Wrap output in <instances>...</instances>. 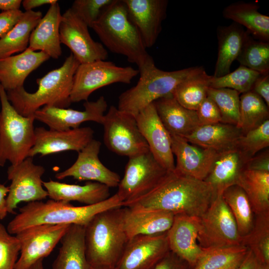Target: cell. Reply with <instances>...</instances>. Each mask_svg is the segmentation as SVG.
I'll return each mask as SVG.
<instances>
[{"label": "cell", "mask_w": 269, "mask_h": 269, "mask_svg": "<svg viewBox=\"0 0 269 269\" xmlns=\"http://www.w3.org/2000/svg\"><path fill=\"white\" fill-rule=\"evenodd\" d=\"M215 197L213 189L208 183L174 170L168 172L148 193L124 207L200 217Z\"/></svg>", "instance_id": "obj_1"}, {"label": "cell", "mask_w": 269, "mask_h": 269, "mask_svg": "<svg viewBox=\"0 0 269 269\" xmlns=\"http://www.w3.org/2000/svg\"><path fill=\"white\" fill-rule=\"evenodd\" d=\"M91 28L106 48L127 57L137 66L139 74L155 65L137 29L129 18L123 0H114Z\"/></svg>", "instance_id": "obj_2"}, {"label": "cell", "mask_w": 269, "mask_h": 269, "mask_svg": "<svg viewBox=\"0 0 269 269\" xmlns=\"http://www.w3.org/2000/svg\"><path fill=\"white\" fill-rule=\"evenodd\" d=\"M124 202L116 193L98 203L75 206L70 202L49 199L27 203L8 223L6 229L13 235L21 231L39 225H77L86 226L97 214L116 207Z\"/></svg>", "instance_id": "obj_3"}, {"label": "cell", "mask_w": 269, "mask_h": 269, "mask_svg": "<svg viewBox=\"0 0 269 269\" xmlns=\"http://www.w3.org/2000/svg\"><path fill=\"white\" fill-rule=\"evenodd\" d=\"M80 63L71 53L59 68L53 69L36 79L37 90L26 91L23 86L6 92L8 101L21 115H33L44 106L67 108L71 104L70 95L74 76Z\"/></svg>", "instance_id": "obj_4"}, {"label": "cell", "mask_w": 269, "mask_h": 269, "mask_svg": "<svg viewBox=\"0 0 269 269\" xmlns=\"http://www.w3.org/2000/svg\"><path fill=\"white\" fill-rule=\"evenodd\" d=\"M125 207L96 215L85 227V246L91 267L115 268L129 238L124 224Z\"/></svg>", "instance_id": "obj_5"}, {"label": "cell", "mask_w": 269, "mask_h": 269, "mask_svg": "<svg viewBox=\"0 0 269 269\" xmlns=\"http://www.w3.org/2000/svg\"><path fill=\"white\" fill-rule=\"evenodd\" d=\"M204 69L193 66L172 71L157 68L155 65L139 74L136 84L119 97L118 109L135 117L155 101L172 95L181 82Z\"/></svg>", "instance_id": "obj_6"}, {"label": "cell", "mask_w": 269, "mask_h": 269, "mask_svg": "<svg viewBox=\"0 0 269 269\" xmlns=\"http://www.w3.org/2000/svg\"><path fill=\"white\" fill-rule=\"evenodd\" d=\"M0 166L15 165L28 157L35 142L34 115L24 117L12 107L0 84Z\"/></svg>", "instance_id": "obj_7"}, {"label": "cell", "mask_w": 269, "mask_h": 269, "mask_svg": "<svg viewBox=\"0 0 269 269\" xmlns=\"http://www.w3.org/2000/svg\"><path fill=\"white\" fill-rule=\"evenodd\" d=\"M138 74L131 66H119L106 60L80 64L74 76L71 102L88 101L93 92L112 84H130Z\"/></svg>", "instance_id": "obj_8"}, {"label": "cell", "mask_w": 269, "mask_h": 269, "mask_svg": "<svg viewBox=\"0 0 269 269\" xmlns=\"http://www.w3.org/2000/svg\"><path fill=\"white\" fill-rule=\"evenodd\" d=\"M102 125L104 143L117 154L130 158L149 151L134 116L111 106Z\"/></svg>", "instance_id": "obj_9"}, {"label": "cell", "mask_w": 269, "mask_h": 269, "mask_svg": "<svg viewBox=\"0 0 269 269\" xmlns=\"http://www.w3.org/2000/svg\"><path fill=\"white\" fill-rule=\"evenodd\" d=\"M199 218L197 242L201 248L241 245L242 237L239 233L235 219L222 195L215 196Z\"/></svg>", "instance_id": "obj_10"}, {"label": "cell", "mask_w": 269, "mask_h": 269, "mask_svg": "<svg viewBox=\"0 0 269 269\" xmlns=\"http://www.w3.org/2000/svg\"><path fill=\"white\" fill-rule=\"evenodd\" d=\"M168 172L149 151L130 157L117 192L124 206L150 192Z\"/></svg>", "instance_id": "obj_11"}, {"label": "cell", "mask_w": 269, "mask_h": 269, "mask_svg": "<svg viewBox=\"0 0 269 269\" xmlns=\"http://www.w3.org/2000/svg\"><path fill=\"white\" fill-rule=\"evenodd\" d=\"M45 171L44 167L35 164L31 157L8 167L7 178L11 183L6 197L8 213L13 214L21 202L42 201L48 197L42 180Z\"/></svg>", "instance_id": "obj_12"}, {"label": "cell", "mask_w": 269, "mask_h": 269, "mask_svg": "<svg viewBox=\"0 0 269 269\" xmlns=\"http://www.w3.org/2000/svg\"><path fill=\"white\" fill-rule=\"evenodd\" d=\"M71 225H39L15 235L20 246V256L14 269H28L48 256Z\"/></svg>", "instance_id": "obj_13"}, {"label": "cell", "mask_w": 269, "mask_h": 269, "mask_svg": "<svg viewBox=\"0 0 269 269\" xmlns=\"http://www.w3.org/2000/svg\"><path fill=\"white\" fill-rule=\"evenodd\" d=\"M87 25L69 8L62 14L59 27L61 43L67 46L80 64L106 60L107 49L91 37Z\"/></svg>", "instance_id": "obj_14"}, {"label": "cell", "mask_w": 269, "mask_h": 269, "mask_svg": "<svg viewBox=\"0 0 269 269\" xmlns=\"http://www.w3.org/2000/svg\"><path fill=\"white\" fill-rule=\"evenodd\" d=\"M84 110L44 106L34 115L35 120L46 125L49 129L58 131L68 130L79 128L82 123L92 121L102 124L108 103L104 96L95 101H85Z\"/></svg>", "instance_id": "obj_15"}, {"label": "cell", "mask_w": 269, "mask_h": 269, "mask_svg": "<svg viewBox=\"0 0 269 269\" xmlns=\"http://www.w3.org/2000/svg\"><path fill=\"white\" fill-rule=\"evenodd\" d=\"M170 251L166 232L138 235L128 241L115 269H152Z\"/></svg>", "instance_id": "obj_16"}, {"label": "cell", "mask_w": 269, "mask_h": 269, "mask_svg": "<svg viewBox=\"0 0 269 269\" xmlns=\"http://www.w3.org/2000/svg\"><path fill=\"white\" fill-rule=\"evenodd\" d=\"M101 143L93 139L78 152L77 159L68 168L57 173L56 178L62 180L72 177L79 181H89L103 184L109 188L118 187L120 175L104 165L99 154Z\"/></svg>", "instance_id": "obj_17"}, {"label": "cell", "mask_w": 269, "mask_h": 269, "mask_svg": "<svg viewBox=\"0 0 269 269\" xmlns=\"http://www.w3.org/2000/svg\"><path fill=\"white\" fill-rule=\"evenodd\" d=\"M135 118L149 151L163 167L168 171H173L175 163L171 136L159 119L153 104L143 109Z\"/></svg>", "instance_id": "obj_18"}, {"label": "cell", "mask_w": 269, "mask_h": 269, "mask_svg": "<svg viewBox=\"0 0 269 269\" xmlns=\"http://www.w3.org/2000/svg\"><path fill=\"white\" fill-rule=\"evenodd\" d=\"M34 132V144L28 157H33L37 154L43 156L69 150L78 152L93 139L94 134V131L90 127L64 131L38 127Z\"/></svg>", "instance_id": "obj_19"}, {"label": "cell", "mask_w": 269, "mask_h": 269, "mask_svg": "<svg viewBox=\"0 0 269 269\" xmlns=\"http://www.w3.org/2000/svg\"><path fill=\"white\" fill-rule=\"evenodd\" d=\"M130 19L137 29L146 48L153 46L166 17L167 0H123Z\"/></svg>", "instance_id": "obj_20"}, {"label": "cell", "mask_w": 269, "mask_h": 269, "mask_svg": "<svg viewBox=\"0 0 269 269\" xmlns=\"http://www.w3.org/2000/svg\"><path fill=\"white\" fill-rule=\"evenodd\" d=\"M170 136L172 151L176 157L174 171L204 181L219 153L191 143L183 137Z\"/></svg>", "instance_id": "obj_21"}, {"label": "cell", "mask_w": 269, "mask_h": 269, "mask_svg": "<svg viewBox=\"0 0 269 269\" xmlns=\"http://www.w3.org/2000/svg\"><path fill=\"white\" fill-rule=\"evenodd\" d=\"M199 225V217L177 214L166 232L170 251L187 262L191 268L203 252V248L197 242Z\"/></svg>", "instance_id": "obj_22"}, {"label": "cell", "mask_w": 269, "mask_h": 269, "mask_svg": "<svg viewBox=\"0 0 269 269\" xmlns=\"http://www.w3.org/2000/svg\"><path fill=\"white\" fill-rule=\"evenodd\" d=\"M49 58L44 52L27 48L20 54L0 59V84L6 91L23 86L27 76Z\"/></svg>", "instance_id": "obj_23"}, {"label": "cell", "mask_w": 269, "mask_h": 269, "mask_svg": "<svg viewBox=\"0 0 269 269\" xmlns=\"http://www.w3.org/2000/svg\"><path fill=\"white\" fill-rule=\"evenodd\" d=\"M62 19L58 2L51 4L32 30L28 48L46 53L50 58L58 59L62 51L59 27Z\"/></svg>", "instance_id": "obj_24"}, {"label": "cell", "mask_w": 269, "mask_h": 269, "mask_svg": "<svg viewBox=\"0 0 269 269\" xmlns=\"http://www.w3.org/2000/svg\"><path fill=\"white\" fill-rule=\"evenodd\" d=\"M153 104L170 134L185 137L200 126L196 111L181 106L172 95L160 98Z\"/></svg>", "instance_id": "obj_25"}, {"label": "cell", "mask_w": 269, "mask_h": 269, "mask_svg": "<svg viewBox=\"0 0 269 269\" xmlns=\"http://www.w3.org/2000/svg\"><path fill=\"white\" fill-rule=\"evenodd\" d=\"M247 161L237 147L218 154L204 180L212 187L215 196L222 195L226 188L237 184Z\"/></svg>", "instance_id": "obj_26"}, {"label": "cell", "mask_w": 269, "mask_h": 269, "mask_svg": "<svg viewBox=\"0 0 269 269\" xmlns=\"http://www.w3.org/2000/svg\"><path fill=\"white\" fill-rule=\"evenodd\" d=\"M43 185L50 199L67 202L77 201L86 205L102 202L110 196V188L96 182L88 181L83 185L70 184L49 180Z\"/></svg>", "instance_id": "obj_27"}, {"label": "cell", "mask_w": 269, "mask_h": 269, "mask_svg": "<svg viewBox=\"0 0 269 269\" xmlns=\"http://www.w3.org/2000/svg\"><path fill=\"white\" fill-rule=\"evenodd\" d=\"M243 134L237 126L219 123L199 126L184 138L191 143L221 153L236 148Z\"/></svg>", "instance_id": "obj_28"}, {"label": "cell", "mask_w": 269, "mask_h": 269, "mask_svg": "<svg viewBox=\"0 0 269 269\" xmlns=\"http://www.w3.org/2000/svg\"><path fill=\"white\" fill-rule=\"evenodd\" d=\"M125 228L129 239L138 235H154L167 232L175 214L157 210L134 209L125 207Z\"/></svg>", "instance_id": "obj_29"}, {"label": "cell", "mask_w": 269, "mask_h": 269, "mask_svg": "<svg viewBox=\"0 0 269 269\" xmlns=\"http://www.w3.org/2000/svg\"><path fill=\"white\" fill-rule=\"evenodd\" d=\"M249 34L242 26L234 22L218 27V55L213 77H220L230 72L231 66L239 56Z\"/></svg>", "instance_id": "obj_30"}, {"label": "cell", "mask_w": 269, "mask_h": 269, "mask_svg": "<svg viewBox=\"0 0 269 269\" xmlns=\"http://www.w3.org/2000/svg\"><path fill=\"white\" fill-rule=\"evenodd\" d=\"M259 8L255 2L239 1L226 6L222 15L224 18L246 27L254 38L269 42V16L261 13Z\"/></svg>", "instance_id": "obj_31"}, {"label": "cell", "mask_w": 269, "mask_h": 269, "mask_svg": "<svg viewBox=\"0 0 269 269\" xmlns=\"http://www.w3.org/2000/svg\"><path fill=\"white\" fill-rule=\"evenodd\" d=\"M60 242L51 269H89L85 252V226L71 225Z\"/></svg>", "instance_id": "obj_32"}, {"label": "cell", "mask_w": 269, "mask_h": 269, "mask_svg": "<svg viewBox=\"0 0 269 269\" xmlns=\"http://www.w3.org/2000/svg\"><path fill=\"white\" fill-rule=\"evenodd\" d=\"M42 17L39 11L23 12L12 28L0 39V59L27 49L31 33Z\"/></svg>", "instance_id": "obj_33"}, {"label": "cell", "mask_w": 269, "mask_h": 269, "mask_svg": "<svg viewBox=\"0 0 269 269\" xmlns=\"http://www.w3.org/2000/svg\"><path fill=\"white\" fill-rule=\"evenodd\" d=\"M237 185L245 192L255 215L269 212V172L244 170Z\"/></svg>", "instance_id": "obj_34"}, {"label": "cell", "mask_w": 269, "mask_h": 269, "mask_svg": "<svg viewBox=\"0 0 269 269\" xmlns=\"http://www.w3.org/2000/svg\"><path fill=\"white\" fill-rule=\"evenodd\" d=\"M249 249L243 245L203 248V252L191 269H237Z\"/></svg>", "instance_id": "obj_35"}, {"label": "cell", "mask_w": 269, "mask_h": 269, "mask_svg": "<svg viewBox=\"0 0 269 269\" xmlns=\"http://www.w3.org/2000/svg\"><path fill=\"white\" fill-rule=\"evenodd\" d=\"M222 197L235 219L239 234L242 237L247 235L253 227L255 214L245 192L235 184L226 188Z\"/></svg>", "instance_id": "obj_36"}, {"label": "cell", "mask_w": 269, "mask_h": 269, "mask_svg": "<svg viewBox=\"0 0 269 269\" xmlns=\"http://www.w3.org/2000/svg\"><path fill=\"white\" fill-rule=\"evenodd\" d=\"M212 77L204 69L180 83L173 91L172 96L184 108L196 111L207 97Z\"/></svg>", "instance_id": "obj_37"}, {"label": "cell", "mask_w": 269, "mask_h": 269, "mask_svg": "<svg viewBox=\"0 0 269 269\" xmlns=\"http://www.w3.org/2000/svg\"><path fill=\"white\" fill-rule=\"evenodd\" d=\"M269 118V107L260 96L252 91L240 95L237 127L243 134L259 127Z\"/></svg>", "instance_id": "obj_38"}, {"label": "cell", "mask_w": 269, "mask_h": 269, "mask_svg": "<svg viewBox=\"0 0 269 269\" xmlns=\"http://www.w3.org/2000/svg\"><path fill=\"white\" fill-rule=\"evenodd\" d=\"M241 245L253 252L259 263L269 265V212L255 215L253 227L242 237Z\"/></svg>", "instance_id": "obj_39"}, {"label": "cell", "mask_w": 269, "mask_h": 269, "mask_svg": "<svg viewBox=\"0 0 269 269\" xmlns=\"http://www.w3.org/2000/svg\"><path fill=\"white\" fill-rule=\"evenodd\" d=\"M236 60L240 65L261 74H269V42L255 39L249 34Z\"/></svg>", "instance_id": "obj_40"}, {"label": "cell", "mask_w": 269, "mask_h": 269, "mask_svg": "<svg viewBox=\"0 0 269 269\" xmlns=\"http://www.w3.org/2000/svg\"><path fill=\"white\" fill-rule=\"evenodd\" d=\"M240 95L237 91L229 88H208L207 96L218 108L221 116V123L238 126Z\"/></svg>", "instance_id": "obj_41"}, {"label": "cell", "mask_w": 269, "mask_h": 269, "mask_svg": "<svg viewBox=\"0 0 269 269\" xmlns=\"http://www.w3.org/2000/svg\"><path fill=\"white\" fill-rule=\"evenodd\" d=\"M261 74L245 66H240L232 72L220 77H212L210 87L229 88L242 94L252 91Z\"/></svg>", "instance_id": "obj_42"}, {"label": "cell", "mask_w": 269, "mask_h": 269, "mask_svg": "<svg viewBox=\"0 0 269 269\" xmlns=\"http://www.w3.org/2000/svg\"><path fill=\"white\" fill-rule=\"evenodd\" d=\"M269 146V119L259 127L243 134L238 148L247 161Z\"/></svg>", "instance_id": "obj_43"}, {"label": "cell", "mask_w": 269, "mask_h": 269, "mask_svg": "<svg viewBox=\"0 0 269 269\" xmlns=\"http://www.w3.org/2000/svg\"><path fill=\"white\" fill-rule=\"evenodd\" d=\"M20 250L17 238L0 223V269H14Z\"/></svg>", "instance_id": "obj_44"}, {"label": "cell", "mask_w": 269, "mask_h": 269, "mask_svg": "<svg viewBox=\"0 0 269 269\" xmlns=\"http://www.w3.org/2000/svg\"><path fill=\"white\" fill-rule=\"evenodd\" d=\"M114 0H75L70 8L89 27L98 19Z\"/></svg>", "instance_id": "obj_45"}, {"label": "cell", "mask_w": 269, "mask_h": 269, "mask_svg": "<svg viewBox=\"0 0 269 269\" xmlns=\"http://www.w3.org/2000/svg\"><path fill=\"white\" fill-rule=\"evenodd\" d=\"M196 111L200 126L221 122V116L218 108L214 102L208 96Z\"/></svg>", "instance_id": "obj_46"}, {"label": "cell", "mask_w": 269, "mask_h": 269, "mask_svg": "<svg viewBox=\"0 0 269 269\" xmlns=\"http://www.w3.org/2000/svg\"><path fill=\"white\" fill-rule=\"evenodd\" d=\"M190 265L169 251L152 269H191Z\"/></svg>", "instance_id": "obj_47"}, {"label": "cell", "mask_w": 269, "mask_h": 269, "mask_svg": "<svg viewBox=\"0 0 269 269\" xmlns=\"http://www.w3.org/2000/svg\"><path fill=\"white\" fill-rule=\"evenodd\" d=\"M245 170L269 172V148L262 150L249 159L246 163Z\"/></svg>", "instance_id": "obj_48"}, {"label": "cell", "mask_w": 269, "mask_h": 269, "mask_svg": "<svg viewBox=\"0 0 269 269\" xmlns=\"http://www.w3.org/2000/svg\"><path fill=\"white\" fill-rule=\"evenodd\" d=\"M23 12L21 10L0 13V39L6 34L19 20Z\"/></svg>", "instance_id": "obj_49"}, {"label": "cell", "mask_w": 269, "mask_h": 269, "mask_svg": "<svg viewBox=\"0 0 269 269\" xmlns=\"http://www.w3.org/2000/svg\"><path fill=\"white\" fill-rule=\"evenodd\" d=\"M252 91L260 96L269 107V74H261L255 81Z\"/></svg>", "instance_id": "obj_50"}, {"label": "cell", "mask_w": 269, "mask_h": 269, "mask_svg": "<svg viewBox=\"0 0 269 269\" xmlns=\"http://www.w3.org/2000/svg\"><path fill=\"white\" fill-rule=\"evenodd\" d=\"M8 191V186L0 184V220H3L8 213L6 197Z\"/></svg>", "instance_id": "obj_51"}, {"label": "cell", "mask_w": 269, "mask_h": 269, "mask_svg": "<svg viewBox=\"0 0 269 269\" xmlns=\"http://www.w3.org/2000/svg\"><path fill=\"white\" fill-rule=\"evenodd\" d=\"M58 2L57 0H24L22 5L25 11L32 10L33 8L45 4H53Z\"/></svg>", "instance_id": "obj_52"}, {"label": "cell", "mask_w": 269, "mask_h": 269, "mask_svg": "<svg viewBox=\"0 0 269 269\" xmlns=\"http://www.w3.org/2000/svg\"><path fill=\"white\" fill-rule=\"evenodd\" d=\"M258 262L253 252L248 253L240 266L237 269H258Z\"/></svg>", "instance_id": "obj_53"}, {"label": "cell", "mask_w": 269, "mask_h": 269, "mask_svg": "<svg viewBox=\"0 0 269 269\" xmlns=\"http://www.w3.org/2000/svg\"><path fill=\"white\" fill-rule=\"evenodd\" d=\"M21 3V0H0V9L2 11L18 10Z\"/></svg>", "instance_id": "obj_54"}, {"label": "cell", "mask_w": 269, "mask_h": 269, "mask_svg": "<svg viewBox=\"0 0 269 269\" xmlns=\"http://www.w3.org/2000/svg\"><path fill=\"white\" fill-rule=\"evenodd\" d=\"M43 260H40L36 262L28 269H44L43 263Z\"/></svg>", "instance_id": "obj_55"}, {"label": "cell", "mask_w": 269, "mask_h": 269, "mask_svg": "<svg viewBox=\"0 0 269 269\" xmlns=\"http://www.w3.org/2000/svg\"><path fill=\"white\" fill-rule=\"evenodd\" d=\"M258 269H269V265L259 263Z\"/></svg>", "instance_id": "obj_56"}, {"label": "cell", "mask_w": 269, "mask_h": 269, "mask_svg": "<svg viewBox=\"0 0 269 269\" xmlns=\"http://www.w3.org/2000/svg\"><path fill=\"white\" fill-rule=\"evenodd\" d=\"M89 269H115V268H107V267H94L90 266Z\"/></svg>", "instance_id": "obj_57"}]
</instances>
